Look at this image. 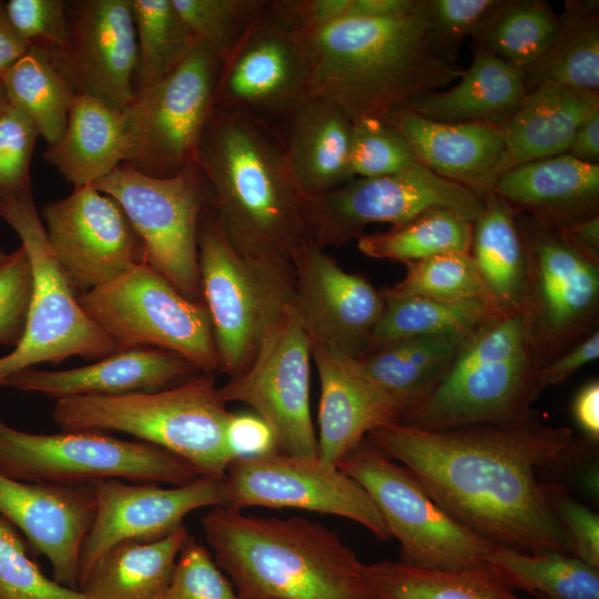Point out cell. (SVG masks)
Listing matches in <instances>:
<instances>
[{
	"mask_svg": "<svg viewBox=\"0 0 599 599\" xmlns=\"http://www.w3.org/2000/svg\"><path fill=\"white\" fill-rule=\"evenodd\" d=\"M367 439L408 468L430 498L474 535L521 552H568L537 478L571 447L573 432L537 409L514 423L423 429L390 423Z\"/></svg>",
	"mask_w": 599,
	"mask_h": 599,
	"instance_id": "1",
	"label": "cell"
},
{
	"mask_svg": "<svg viewBox=\"0 0 599 599\" xmlns=\"http://www.w3.org/2000/svg\"><path fill=\"white\" fill-rule=\"evenodd\" d=\"M205 210L241 254L292 260L308 240L306 196L287 165L275 130L214 106L195 156Z\"/></svg>",
	"mask_w": 599,
	"mask_h": 599,
	"instance_id": "2",
	"label": "cell"
},
{
	"mask_svg": "<svg viewBox=\"0 0 599 599\" xmlns=\"http://www.w3.org/2000/svg\"><path fill=\"white\" fill-rule=\"evenodd\" d=\"M425 27L417 0L403 16L347 18L301 31L308 95L333 102L354 122L383 119L422 94L448 88L464 69L432 52Z\"/></svg>",
	"mask_w": 599,
	"mask_h": 599,
	"instance_id": "3",
	"label": "cell"
},
{
	"mask_svg": "<svg viewBox=\"0 0 599 599\" xmlns=\"http://www.w3.org/2000/svg\"><path fill=\"white\" fill-rule=\"evenodd\" d=\"M202 527L216 565L241 599H375L364 564L318 522L219 506L202 517Z\"/></svg>",
	"mask_w": 599,
	"mask_h": 599,
	"instance_id": "4",
	"label": "cell"
},
{
	"mask_svg": "<svg viewBox=\"0 0 599 599\" xmlns=\"http://www.w3.org/2000/svg\"><path fill=\"white\" fill-rule=\"evenodd\" d=\"M521 313L494 315L468 334L444 378L400 422L423 429L509 424L544 390Z\"/></svg>",
	"mask_w": 599,
	"mask_h": 599,
	"instance_id": "5",
	"label": "cell"
},
{
	"mask_svg": "<svg viewBox=\"0 0 599 599\" xmlns=\"http://www.w3.org/2000/svg\"><path fill=\"white\" fill-rule=\"evenodd\" d=\"M231 414L210 373L159 392L61 398L52 412L63 430L130 434L217 478L231 463L224 439Z\"/></svg>",
	"mask_w": 599,
	"mask_h": 599,
	"instance_id": "6",
	"label": "cell"
},
{
	"mask_svg": "<svg viewBox=\"0 0 599 599\" xmlns=\"http://www.w3.org/2000/svg\"><path fill=\"white\" fill-rule=\"evenodd\" d=\"M201 292L207 307L219 372L241 375L295 298L291 262L238 253L203 210L197 234Z\"/></svg>",
	"mask_w": 599,
	"mask_h": 599,
	"instance_id": "7",
	"label": "cell"
},
{
	"mask_svg": "<svg viewBox=\"0 0 599 599\" xmlns=\"http://www.w3.org/2000/svg\"><path fill=\"white\" fill-rule=\"evenodd\" d=\"M517 223L526 250L521 314L538 369L598 331L599 262L527 214L517 212Z\"/></svg>",
	"mask_w": 599,
	"mask_h": 599,
	"instance_id": "8",
	"label": "cell"
},
{
	"mask_svg": "<svg viewBox=\"0 0 599 599\" xmlns=\"http://www.w3.org/2000/svg\"><path fill=\"white\" fill-rule=\"evenodd\" d=\"M0 474L18 481L58 485L122 478L182 486L202 476L177 455L142 440L95 430L33 434L1 419Z\"/></svg>",
	"mask_w": 599,
	"mask_h": 599,
	"instance_id": "9",
	"label": "cell"
},
{
	"mask_svg": "<svg viewBox=\"0 0 599 599\" xmlns=\"http://www.w3.org/2000/svg\"><path fill=\"white\" fill-rule=\"evenodd\" d=\"M0 216L18 234L33 273V293L20 343L0 357V382L9 375L71 356L101 359L116 344L83 312L54 258L32 191L0 195Z\"/></svg>",
	"mask_w": 599,
	"mask_h": 599,
	"instance_id": "10",
	"label": "cell"
},
{
	"mask_svg": "<svg viewBox=\"0 0 599 599\" xmlns=\"http://www.w3.org/2000/svg\"><path fill=\"white\" fill-rule=\"evenodd\" d=\"M88 317L119 351L154 347L177 353L202 373L219 372L211 317L204 302L184 297L149 264L77 295Z\"/></svg>",
	"mask_w": 599,
	"mask_h": 599,
	"instance_id": "11",
	"label": "cell"
},
{
	"mask_svg": "<svg viewBox=\"0 0 599 599\" xmlns=\"http://www.w3.org/2000/svg\"><path fill=\"white\" fill-rule=\"evenodd\" d=\"M337 467L355 479L379 511L402 561L430 569H460L486 561L494 545L448 516L414 474L365 437Z\"/></svg>",
	"mask_w": 599,
	"mask_h": 599,
	"instance_id": "12",
	"label": "cell"
},
{
	"mask_svg": "<svg viewBox=\"0 0 599 599\" xmlns=\"http://www.w3.org/2000/svg\"><path fill=\"white\" fill-rule=\"evenodd\" d=\"M221 64L213 51L196 44L165 78L136 92L122 112L124 163L156 177L175 176L194 165Z\"/></svg>",
	"mask_w": 599,
	"mask_h": 599,
	"instance_id": "13",
	"label": "cell"
},
{
	"mask_svg": "<svg viewBox=\"0 0 599 599\" xmlns=\"http://www.w3.org/2000/svg\"><path fill=\"white\" fill-rule=\"evenodd\" d=\"M92 186L122 209L141 243L142 261L184 297L203 302L197 234L205 195L195 164L156 177L122 163Z\"/></svg>",
	"mask_w": 599,
	"mask_h": 599,
	"instance_id": "14",
	"label": "cell"
},
{
	"mask_svg": "<svg viewBox=\"0 0 599 599\" xmlns=\"http://www.w3.org/2000/svg\"><path fill=\"white\" fill-rule=\"evenodd\" d=\"M484 206L476 192L417 164L396 174L356 177L307 197L304 213L308 241L325 248L358 240L369 224L396 226L432 210H448L474 222Z\"/></svg>",
	"mask_w": 599,
	"mask_h": 599,
	"instance_id": "15",
	"label": "cell"
},
{
	"mask_svg": "<svg viewBox=\"0 0 599 599\" xmlns=\"http://www.w3.org/2000/svg\"><path fill=\"white\" fill-rule=\"evenodd\" d=\"M312 344L293 307L267 334L245 372L219 387L227 404L248 405L272 428L277 451L317 458V435L311 417Z\"/></svg>",
	"mask_w": 599,
	"mask_h": 599,
	"instance_id": "16",
	"label": "cell"
},
{
	"mask_svg": "<svg viewBox=\"0 0 599 599\" xmlns=\"http://www.w3.org/2000/svg\"><path fill=\"white\" fill-rule=\"evenodd\" d=\"M309 63L300 30L268 1L222 61L214 106L243 112L276 130L308 95Z\"/></svg>",
	"mask_w": 599,
	"mask_h": 599,
	"instance_id": "17",
	"label": "cell"
},
{
	"mask_svg": "<svg viewBox=\"0 0 599 599\" xmlns=\"http://www.w3.org/2000/svg\"><path fill=\"white\" fill-rule=\"evenodd\" d=\"M226 507L295 508L351 519L380 540L390 535L365 489L337 466L282 453L232 460L225 473Z\"/></svg>",
	"mask_w": 599,
	"mask_h": 599,
	"instance_id": "18",
	"label": "cell"
},
{
	"mask_svg": "<svg viewBox=\"0 0 599 599\" xmlns=\"http://www.w3.org/2000/svg\"><path fill=\"white\" fill-rule=\"evenodd\" d=\"M49 247L75 295L142 261V246L119 204L92 185L43 205Z\"/></svg>",
	"mask_w": 599,
	"mask_h": 599,
	"instance_id": "19",
	"label": "cell"
},
{
	"mask_svg": "<svg viewBox=\"0 0 599 599\" xmlns=\"http://www.w3.org/2000/svg\"><path fill=\"white\" fill-rule=\"evenodd\" d=\"M224 478L199 476L169 488L155 483L125 484L116 478L92 483L97 509L80 550L79 586L114 546L160 540L183 526L184 518L193 510L226 507Z\"/></svg>",
	"mask_w": 599,
	"mask_h": 599,
	"instance_id": "20",
	"label": "cell"
},
{
	"mask_svg": "<svg viewBox=\"0 0 599 599\" xmlns=\"http://www.w3.org/2000/svg\"><path fill=\"white\" fill-rule=\"evenodd\" d=\"M293 307L311 343L331 345L359 358L370 347L385 308L383 290L342 268L325 248L306 241L292 260Z\"/></svg>",
	"mask_w": 599,
	"mask_h": 599,
	"instance_id": "21",
	"label": "cell"
},
{
	"mask_svg": "<svg viewBox=\"0 0 599 599\" xmlns=\"http://www.w3.org/2000/svg\"><path fill=\"white\" fill-rule=\"evenodd\" d=\"M70 45L61 63L75 95L94 98L116 112L133 102L139 48L132 0L67 2Z\"/></svg>",
	"mask_w": 599,
	"mask_h": 599,
	"instance_id": "22",
	"label": "cell"
},
{
	"mask_svg": "<svg viewBox=\"0 0 599 599\" xmlns=\"http://www.w3.org/2000/svg\"><path fill=\"white\" fill-rule=\"evenodd\" d=\"M92 484L24 483L0 474V516L51 564L53 580L79 590V557L95 516Z\"/></svg>",
	"mask_w": 599,
	"mask_h": 599,
	"instance_id": "23",
	"label": "cell"
},
{
	"mask_svg": "<svg viewBox=\"0 0 599 599\" xmlns=\"http://www.w3.org/2000/svg\"><path fill=\"white\" fill-rule=\"evenodd\" d=\"M202 372L182 355L154 347L116 351L97 362L63 370L35 367L16 372L0 387L61 399L151 393L180 386Z\"/></svg>",
	"mask_w": 599,
	"mask_h": 599,
	"instance_id": "24",
	"label": "cell"
},
{
	"mask_svg": "<svg viewBox=\"0 0 599 599\" xmlns=\"http://www.w3.org/2000/svg\"><path fill=\"white\" fill-rule=\"evenodd\" d=\"M311 344L321 385L318 458L337 466L369 432L400 422L402 413L357 358L331 345Z\"/></svg>",
	"mask_w": 599,
	"mask_h": 599,
	"instance_id": "25",
	"label": "cell"
},
{
	"mask_svg": "<svg viewBox=\"0 0 599 599\" xmlns=\"http://www.w3.org/2000/svg\"><path fill=\"white\" fill-rule=\"evenodd\" d=\"M490 192L517 212L562 230L599 214V164L567 153L532 161L499 175Z\"/></svg>",
	"mask_w": 599,
	"mask_h": 599,
	"instance_id": "26",
	"label": "cell"
},
{
	"mask_svg": "<svg viewBox=\"0 0 599 599\" xmlns=\"http://www.w3.org/2000/svg\"><path fill=\"white\" fill-rule=\"evenodd\" d=\"M408 142L418 162L435 174L485 197L495 182L502 152L498 126L444 123L405 108L383 118Z\"/></svg>",
	"mask_w": 599,
	"mask_h": 599,
	"instance_id": "27",
	"label": "cell"
},
{
	"mask_svg": "<svg viewBox=\"0 0 599 599\" xmlns=\"http://www.w3.org/2000/svg\"><path fill=\"white\" fill-rule=\"evenodd\" d=\"M599 111V92L556 84L527 91L512 115L499 128L502 152L496 179L516 166L565 154L578 129Z\"/></svg>",
	"mask_w": 599,
	"mask_h": 599,
	"instance_id": "28",
	"label": "cell"
},
{
	"mask_svg": "<svg viewBox=\"0 0 599 599\" xmlns=\"http://www.w3.org/2000/svg\"><path fill=\"white\" fill-rule=\"evenodd\" d=\"M352 126L336 104L307 95L275 130L291 173L306 197L327 193L353 180Z\"/></svg>",
	"mask_w": 599,
	"mask_h": 599,
	"instance_id": "29",
	"label": "cell"
},
{
	"mask_svg": "<svg viewBox=\"0 0 599 599\" xmlns=\"http://www.w3.org/2000/svg\"><path fill=\"white\" fill-rule=\"evenodd\" d=\"M527 93L525 71L495 55L475 51L471 64L446 89L415 98L407 109L444 123L500 126Z\"/></svg>",
	"mask_w": 599,
	"mask_h": 599,
	"instance_id": "30",
	"label": "cell"
},
{
	"mask_svg": "<svg viewBox=\"0 0 599 599\" xmlns=\"http://www.w3.org/2000/svg\"><path fill=\"white\" fill-rule=\"evenodd\" d=\"M126 142L122 113L101 101L75 95L62 138L43 158L74 187L92 185L124 163Z\"/></svg>",
	"mask_w": 599,
	"mask_h": 599,
	"instance_id": "31",
	"label": "cell"
},
{
	"mask_svg": "<svg viewBox=\"0 0 599 599\" xmlns=\"http://www.w3.org/2000/svg\"><path fill=\"white\" fill-rule=\"evenodd\" d=\"M464 338H405L376 347L357 359L366 375L397 406L403 418L437 387Z\"/></svg>",
	"mask_w": 599,
	"mask_h": 599,
	"instance_id": "32",
	"label": "cell"
},
{
	"mask_svg": "<svg viewBox=\"0 0 599 599\" xmlns=\"http://www.w3.org/2000/svg\"><path fill=\"white\" fill-rule=\"evenodd\" d=\"M484 200V210L473 222L469 254L497 312L521 313L526 250L517 211L493 192Z\"/></svg>",
	"mask_w": 599,
	"mask_h": 599,
	"instance_id": "33",
	"label": "cell"
},
{
	"mask_svg": "<svg viewBox=\"0 0 599 599\" xmlns=\"http://www.w3.org/2000/svg\"><path fill=\"white\" fill-rule=\"evenodd\" d=\"M190 532L181 526L151 541H124L104 554L80 583L89 599H158Z\"/></svg>",
	"mask_w": 599,
	"mask_h": 599,
	"instance_id": "34",
	"label": "cell"
},
{
	"mask_svg": "<svg viewBox=\"0 0 599 599\" xmlns=\"http://www.w3.org/2000/svg\"><path fill=\"white\" fill-rule=\"evenodd\" d=\"M375 599H520L487 561L460 569H430L404 561L364 564Z\"/></svg>",
	"mask_w": 599,
	"mask_h": 599,
	"instance_id": "35",
	"label": "cell"
},
{
	"mask_svg": "<svg viewBox=\"0 0 599 599\" xmlns=\"http://www.w3.org/2000/svg\"><path fill=\"white\" fill-rule=\"evenodd\" d=\"M598 1H566L556 32L525 70L527 91L556 84L599 92Z\"/></svg>",
	"mask_w": 599,
	"mask_h": 599,
	"instance_id": "36",
	"label": "cell"
},
{
	"mask_svg": "<svg viewBox=\"0 0 599 599\" xmlns=\"http://www.w3.org/2000/svg\"><path fill=\"white\" fill-rule=\"evenodd\" d=\"M0 80L7 99L31 119L48 145L57 143L75 98L62 63L47 51L29 48Z\"/></svg>",
	"mask_w": 599,
	"mask_h": 599,
	"instance_id": "37",
	"label": "cell"
},
{
	"mask_svg": "<svg viewBox=\"0 0 599 599\" xmlns=\"http://www.w3.org/2000/svg\"><path fill=\"white\" fill-rule=\"evenodd\" d=\"M486 561L512 589L538 599H599V568L570 554L494 546Z\"/></svg>",
	"mask_w": 599,
	"mask_h": 599,
	"instance_id": "38",
	"label": "cell"
},
{
	"mask_svg": "<svg viewBox=\"0 0 599 599\" xmlns=\"http://www.w3.org/2000/svg\"><path fill=\"white\" fill-rule=\"evenodd\" d=\"M384 297L385 308L373 332L368 352L412 337L464 338L491 316L501 315L480 301Z\"/></svg>",
	"mask_w": 599,
	"mask_h": 599,
	"instance_id": "39",
	"label": "cell"
},
{
	"mask_svg": "<svg viewBox=\"0 0 599 599\" xmlns=\"http://www.w3.org/2000/svg\"><path fill=\"white\" fill-rule=\"evenodd\" d=\"M558 26V14L541 0H504L471 37L473 49L526 70L544 52Z\"/></svg>",
	"mask_w": 599,
	"mask_h": 599,
	"instance_id": "40",
	"label": "cell"
},
{
	"mask_svg": "<svg viewBox=\"0 0 599 599\" xmlns=\"http://www.w3.org/2000/svg\"><path fill=\"white\" fill-rule=\"evenodd\" d=\"M473 222L448 210L427 211L385 232L364 234L357 247L364 255L400 263L459 251L469 253Z\"/></svg>",
	"mask_w": 599,
	"mask_h": 599,
	"instance_id": "41",
	"label": "cell"
},
{
	"mask_svg": "<svg viewBox=\"0 0 599 599\" xmlns=\"http://www.w3.org/2000/svg\"><path fill=\"white\" fill-rule=\"evenodd\" d=\"M139 48L138 91L172 72L199 44L171 0H132Z\"/></svg>",
	"mask_w": 599,
	"mask_h": 599,
	"instance_id": "42",
	"label": "cell"
},
{
	"mask_svg": "<svg viewBox=\"0 0 599 599\" xmlns=\"http://www.w3.org/2000/svg\"><path fill=\"white\" fill-rule=\"evenodd\" d=\"M404 265L406 267L404 278L392 287L383 290L385 296L480 301L497 312L469 253L444 252L424 260L407 262Z\"/></svg>",
	"mask_w": 599,
	"mask_h": 599,
	"instance_id": "43",
	"label": "cell"
},
{
	"mask_svg": "<svg viewBox=\"0 0 599 599\" xmlns=\"http://www.w3.org/2000/svg\"><path fill=\"white\" fill-rule=\"evenodd\" d=\"M174 9L199 44L222 61L241 42L248 28L266 8V0H171Z\"/></svg>",
	"mask_w": 599,
	"mask_h": 599,
	"instance_id": "44",
	"label": "cell"
},
{
	"mask_svg": "<svg viewBox=\"0 0 599 599\" xmlns=\"http://www.w3.org/2000/svg\"><path fill=\"white\" fill-rule=\"evenodd\" d=\"M352 123L353 179L396 174L420 164L405 138L386 120L363 118Z\"/></svg>",
	"mask_w": 599,
	"mask_h": 599,
	"instance_id": "45",
	"label": "cell"
},
{
	"mask_svg": "<svg viewBox=\"0 0 599 599\" xmlns=\"http://www.w3.org/2000/svg\"><path fill=\"white\" fill-rule=\"evenodd\" d=\"M0 599H89L48 578L29 557L19 530L0 516Z\"/></svg>",
	"mask_w": 599,
	"mask_h": 599,
	"instance_id": "46",
	"label": "cell"
},
{
	"mask_svg": "<svg viewBox=\"0 0 599 599\" xmlns=\"http://www.w3.org/2000/svg\"><path fill=\"white\" fill-rule=\"evenodd\" d=\"M504 0H422L425 41L432 52L456 64L463 41L473 37Z\"/></svg>",
	"mask_w": 599,
	"mask_h": 599,
	"instance_id": "47",
	"label": "cell"
},
{
	"mask_svg": "<svg viewBox=\"0 0 599 599\" xmlns=\"http://www.w3.org/2000/svg\"><path fill=\"white\" fill-rule=\"evenodd\" d=\"M158 599H241L211 551L187 535L167 586Z\"/></svg>",
	"mask_w": 599,
	"mask_h": 599,
	"instance_id": "48",
	"label": "cell"
},
{
	"mask_svg": "<svg viewBox=\"0 0 599 599\" xmlns=\"http://www.w3.org/2000/svg\"><path fill=\"white\" fill-rule=\"evenodd\" d=\"M6 13L28 48H37L62 60L70 45L71 28L62 0H9Z\"/></svg>",
	"mask_w": 599,
	"mask_h": 599,
	"instance_id": "49",
	"label": "cell"
},
{
	"mask_svg": "<svg viewBox=\"0 0 599 599\" xmlns=\"http://www.w3.org/2000/svg\"><path fill=\"white\" fill-rule=\"evenodd\" d=\"M38 135L31 119L6 98L0 105V195L32 191L30 163Z\"/></svg>",
	"mask_w": 599,
	"mask_h": 599,
	"instance_id": "50",
	"label": "cell"
},
{
	"mask_svg": "<svg viewBox=\"0 0 599 599\" xmlns=\"http://www.w3.org/2000/svg\"><path fill=\"white\" fill-rule=\"evenodd\" d=\"M33 293L29 255L20 245L0 262V345L16 347L24 333Z\"/></svg>",
	"mask_w": 599,
	"mask_h": 599,
	"instance_id": "51",
	"label": "cell"
},
{
	"mask_svg": "<svg viewBox=\"0 0 599 599\" xmlns=\"http://www.w3.org/2000/svg\"><path fill=\"white\" fill-rule=\"evenodd\" d=\"M542 495L562 530L568 552L599 568V515L556 481H540Z\"/></svg>",
	"mask_w": 599,
	"mask_h": 599,
	"instance_id": "52",
	"label": "cell"
},
{
	"mask_svg": "<svg viewBox=\"0 0 599 599\" xmlns=\"http://www.w3.org/2000/svg\"><path fill=\"white\" fill-rule=\"evenodd\" d=\"M224 439L231 461L278 453L272 428L255 413H232L225 426Z\"/></svg>",
	"mask_w": 599,
	"mask_h": 599,
	"instance_id": "53",
	"label": "cell"
},
{
	"mask_svg": "<svg viewBox=\"0 0 599 599\" xmlns=\"http://www.w3.org/2000/svg\"><path fill=\"white\" fill-rule=\"evenodd\" d=\"M599 357V329L564 352L552 362L538 368L540 386H558L569 379L583 365Z\"/></svg>",
	"mask_w": 599,
	"mask_h": 599,
	"instance_id": "54",
	"label": "cell"
},
{
	"mask_svg": "<svg viewBox=\"0 0 599 599\" xmlns=\"http://www.w3.org/2000/svg\"><path fill=\"white\" fill-rule=\"evenodd\" d=\"M572 415L583 437L592 443L599 441V382L592 379L585 384L572 402Z\"/></svg>",
	"mask_w": 599,
	"mask_h": 599,
	"instance_id": "55",
	"label": "cell"
},
{
	"mask_svg": "<svg viewBox=\"0 0 599 599\" xmlns=\"http://www.w3.org/2000/svg\"><path fill=\"white\" fill-rule=\"evenodd\" d=\"M567 154L578 161L598 164L599 111L592 114L577 131Z\"/></svg>",
	"mask_w": 599,
	"mask_h": 599,
	"instance_id": "56",
	"label": "cell"
},
{
	"mask_svg": "<svg viewBox=\"0 0 599 599\" xmlns=\"http://www.w3.org/2000/svg\"><path fill=\"white\" fill-rule=\"evenodd\" d=\"M558 231L578 250L599 262V214Z\"/></svg>",
	"mask_w": 599,
	"mask_h": 599,
	"instance_id": "57",
	"label": "cell"
},
{
	"mask_svg": "<svg viewBox=\"0 0 599 599\" xmlns=\"http://www.w3.org/2000/svg\"><path fill=\"white\" fill-rule=\"evenodd\" d=\"M10 24L4 1H0V77L28 50Z\"/></svg>",
	"mask_w": 599,
	"mask_h": 599,
	"instance_id": "58",
	"label": "cell"
},
{
	"mask_svg": "<svg viewBox=\"0 0 599 599\" xmlns=\"http://www.w3.org/2000/svg\"><path fill=\"white\" fill-rule=\"evenodd\" d=\"M6 93H4V89H3V84L0 80V105L3 103V101L6 100Z\"/></svg>",
	"mask_w": 599,
	"mask_h": 599,
	"instance_id": "59",
	"label": "cell"
},
{
	"mask_svg": "<svg viewBox=\"0 0 599 599\" xmlns=\"http://www.w3.org/2000/svg\"><path fill=\"white\" fill-rule=\"evenodd\" d=\"M6 255L7 254L4 252H2L1 248H0V262L6 257Z\"/></svg>",
	"mask_w": 599,
	"mask_h": 599,
	"instance_id": "60",
	"label": "cell"
}]
</instances>
